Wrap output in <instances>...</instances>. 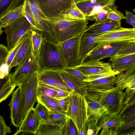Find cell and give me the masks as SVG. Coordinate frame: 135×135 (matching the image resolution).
Segmentation results:
<instances>
[{"mask_svg":"<svg viewBox=\"0 0 135 135\" xmlns=\"http://www.w3.org/2000/svg\"><path fill=\"white\" fill-rule=\"evenodd\" d=\"M126 93L117 86L108 90L87 86L85 97L87 101L98 103L107 113L119 114L122 109Z\"/></svg>","mask_w":135,"mask_h":135,"instance_id":"6da1fadb","label":"cell"},{"mask_svg":"<svg viewBox=\"0 0 135 135\" xmlns=\"http://www.w3.org/2000/svg\"><path fill=\"white\" fill-rule=\"evenodd\" d=\"M38 64L40 71L63 70L66 67L58 44L48 40L45 37L40 47Z\"/></svg>","mask_w":135,"mask_h":135,"instance_id":"7a4b0ae2","label":"cell"},{"mask_svg":"<svg viewBox=\"0 0 135 135\" xmlns=\"http://www.w3.org/2000/svg\"><path fill=\"white\" fill-rule=\"evenodd\" d=\"M46 21L57 44L81 34L88 28V24L86 20L64 19Z\"/></svg>","mask_w":135,"mask_h":135,"instance_id":"3957f363","label":"cell"},{"mask_svg":"<svg viewBox=\"0 0 135 135\" xmlns=\"http://www.w3.org/2000/svg\"><path fill=\"white\" fill-rule=\"evenodd\" d=\"M39 72L37 71L24 78L16 85L20 88L22 109V123L28 113L37 100V92L39 82Z\"/></svg>","mask_w":135,"mask_h":135,"instance_id":"277c9868","label":"cell"},{"mask_svg":"<svg viewBox=\"0 0 135 135\" xmlns=\"http://www.w3.org/2000/svg\"><path fill=\"white\" fill-rule=\"evenodd\" d=\"M87 102L84 96L71 91L66 115L75 124L78 134L88 119L87 116Z\"/></svg>","mask_w":135,"mask_h":135,"instance_id":"5b68a950","label":"cell"},{"mask_svg":"<svg viewBox=\"0 0 135 135\" xmlns=\"http://www.w3.org/2000/svg\"><path fill=\"white\" fill-rule=\"evenodd\" d=\"M4 28L7 35V48L9 52L24 35L29 31L36 30L24 16L17 19Z\"/></svg>","mask_w":135,"mask_h":135,"instance_id":"8992f818","label":"cell"},{"mask_svg":"<svg viewBox=\"0 0 135 135\" xmlns=\"http://www.w3.org/2000/svg\"><path fill=\"white\" fill-rule=\"evenodd\" d=\"M72 0H38L40 8L48 19L56 21L64 19L65 11L70 7Z\"/></svg>","mask_w":135,"mask_h":135,"instance_id":"52a82bcc","label":"cell"},{"mask_svg":"<svg viewBox=\"0 0 135 135\" xmlns=\"http://www.w3.org/2000/svg\"><path fill=\"white\" fill-rule=\"evenodd\" d=\"M24 0H25L28 4L37 24L38 29L42 32L47 39L56 43V41L53 36L46 21L48 19L40 8L38 0H16L13 4L9 11L22 5L23 2Z\"/></svg>","mask_w":135,"mask_h":135,"instance_id":"ba28073f","label":"cell"},{"mask_svg":"<svg viewBox=\"0 0 135 135\" xmlns=\"http://www.w3.org/2000/svg\"><path fill=\"white\" fill-rule=\"evenodd\" d=\"M80 34L57 44L65 61L67 67L75 68L81 64L79 57Z\"/></svg>","mask_w":135,"mask_h":135,"instance_id":"9c48e42d","label":"cell"},{"mask_svg":"<svg viewBox=\"0 0 135 135\" xmlns=\"http://www.w3.org/2000/svg\"><path fill=\"white\" fill-rule=\"evenodd\" d=\"M126 42H135V28L121 27L99 34L95 40L96 43L100 45Z\"/></svg>","mask_w":135,"mask_h":135,"instance_id":"30bf717a","label":"cell"},{"mask_svg":"<svg viewBox=\"0 0 135 135\" xmlns=\"http://www.w3.org/2000/svg\"><path fill=\"white\" fill-rule=\"evenodd\" d=\"M77 7L82 12L87 20L94 21L98 13L108 7L114 4L115 0H84L76 1Z\"/></svg>","mask_w":135,"mask_h":135,"instance_id":"8fae6325","label":"cell"},{"mask_svg":"<svg viewBox=\"0 0 135 135\" xmlns=\"http://www.w3.org/2000/svg\"><path fill=\"white\" fill-rule=\"evenodd\" d=\"M38 59L34 56L32 52L21 65L18 66L11 74V80L16 85L20 81L37 71H40L38 64Z\"/></svg>","mask_w":135,"mask_h":135,"instance_id":"7c38bea8","label":"cell"},{"mask_svg":"<svg viewBox=\"0 0 135 135\" xmlns=\"http://www.w3.org/2000/svg\"><path fill=\"white\" fill-rule=\"evenodd\" d=\"M110 58L113 70L117 74L123 72L130 74L135 71V53Z\"/></svg>","mask_w":135,"mask_h":135,"instance_id":"4fadbf2b","label":"cell"},{"mask_svg":"<svg viewBox=\"0 0 135 135\" xmlns=\"http://www.w3.org/2000/svg\"><path fill=\"white\" fill-rule=\"evenodd\" d=\"M41 122L40 118L33 107L28 113L18 129L13 135H35Z\"/></svg>","mask_w":135,"mask_h":135,"instance_id":"5bb4252c","label":"cell"},{"mask_svg":"<svg viewBox=\"0 0 135 135\" xmlns=\"http://www.w3.org/2000/svg\"><path fill=\"white\" fill-rule=\"evenodd\" d=\"M11 95V99L8 104L10 110L11 122L17 129H18L22 123V97L20 88L18 87Z\"/></svg>","mask_w":135,"mask_h":135,"instance_id":"9a60e30c","label":"cell"},{"mask_svg":"<svg viewBox=\"0 0 135 135\" xmlns=\"http://www.w3.org/2000/svg\"><path fill=\"white\" fill-rule=\"evenodd\" d=\"M39 81L43 83L61 89L69 93L72 91L62 79L59 71L52 70L40 71Z\"/></svg>","mask_w":135,"mask_h":135,"instance_id":"2e32d148","label":"cell"},{"mask_svg":"<svg viewBox=\"0 0 135 135\" xmlns=\"http://www.w3.org/2000/svg\"><path fill=\"white\" fill-rule=\"evenodd\" d=\"M75 68L87 76L113 70L110 63L100 61L82 63Z\"/></svg>","mask_w":135,"mask_h":135,"instance_id":"e0dca14e","label":"cell"},{"mask_svg":"<svg viewBox=\"0 0 135 135\" xmlns=\"http://www.w3.org/2000/svg\"><path fill=\"white\" fill-rule=\"evenodd\" d=\"M125 123L121 116L119 114L105 113L96 123L100 131L103 129H109L117 135V131Z\"/></svg>","mask_w":135,"mask_h":135,"instance_id":"ac0fdd59","label":"cell"},{"mask_svg":"<svg viewBox=\"0 0 135 135\" xmlns=\"http://www.w3.org/2000/svg\"><path fill=\"white\" fill-rule=\"evenodd\" d=\"M99 34L90 33L85 30L80 34L79 57L81 63L88 53L98 44L95 42V40Z\"/></svg>","mask_w":135,"mask_h":135,"instance_id":"d6986e66","label":"cell"},{"mask_svg":"<svg viewBox=\"0 0 135 135\" xmlns=\"http://www.w3.org/2000/svg\"><path fill=\"white\" fill-rule=\"evenodd\" d=\"M59 72L62 79L72 91L85 96L88 82L82 80L63 70L60 71Z\"/></svg>","mask_w":135,"mask_h":135,"instance_id":"ffe728a7","label":"cell"},{"mask_svg":"<svg viewBox=\"0 0 135 135\" xmlns=\"http://www.w3.org/2000/svg\"><path fill=\"white\" fill-rule=\"evenodd\" d=\"M32 52L31 34L23 42L14 57L9 67L10 71L13 67L20 65Z\"/></svg>","mask_w":135,"mask_h":135,"instance_id":"44dd1931","label":"cell"},{"mask_svg":"<svg viewBox=\"0 0 135 135\" xmlns=\"http://www.w3.org/2000/svg\"><path fill=\"white\" fill-rule=\"evenodd\" d=\"M121 27V21L113 20L109 18L98 22H95L85 30L91 33L100 34Z\"/></svg>","mask_w":135,"mask_h":135,"instance_id":"7402d4cb","label":"cell"},{"mask_svg":"<svg viewBox=\"0 0 135 135\" xmlns=\"http://www.w3.org/2000/svg\"><path fill=\"white\" fill-rule=\"evenodd\" d=\"M64 126L50 118L42 121L35 135H63Z\"/></svg>","mask_w":135,"mask_h":135,"instance_id":"603a6c76","label":"cell"},{"mask_svg":"<svg viewBox=\"0 0 135 135\" xmlns=\"http://www.w3.org/2000/svg\"><path fill=\"white\" fill-rule=\"evenodd\" d=\"M116 76V86L123 90L127 88L135 89V71L130 74L120 73Z\"/></svg>","mask_w":135,"mask_h":135,"instance_id":"cb8c5ba5","label":"cell"},{"mask_svg":"<svg viewBox=\"0 0 135 135\" xmlns=\"http://www.w3.org/2000/svg\"><path fill=\"white\" fill-rule=\"evenodd\" d=\"M87 116L88 119L94 120L96 123L105 113V110L97 102L87 101Z\"/></svg>","mask_w":135,"mask_h":135,"instance_id":"d4e9b609","label":"cell"},{"mask_svg":"<svg viewBox=\"0 0 135 135\" xmlns=\"http://www.w3.org/2000/svg\"><path fill=\"white\" fill-rule=\"evenodd\" d=\"M115 82V75H112L88 82V86L95 89L108 90L113 88Z\"/></svg>","mask_w":135,"mask_h":135,"instance_id":"484cf974","label":"cell"},{"mask_svg":"<svg viewBox=\"0 0 135 135\" xmlns=\"http://www.w3.org/2000/svg\"><path fill=\"white\" fill-rule=\"evenodd\" d=\"M23 4L10 11L0 19L2 27L4 28L17 19L23 16Z\"/></svg>","mask_w":135,"mask_h":135,"instance_id":"4316f807","label":"cell"},{"mask_svg":"<svg viewBox=\"0 0 135 135\" xmlns=\"http://www.w3.org/2000/svg\"><path fill=\"white\" fill-rule=\"evenodd\" d=\"M31 36L32 46V53L35 58L38 59L41 45L44 37L42 32L39 30L32 31Z\"/></svg>","mask_w":135,"mask_h":135,"instance_id":"83f0119b","label":"cell"},{"mask_svg":"<svg viewBox=\"0 0 135 135\" xmlns=\"http://www.w3.org/2000/svg\"><path fill=\"white\" fill-rule=\"evenodd\" d=\"M75 0H72L70 6L65 11L64 19L86 20L85 15L77 7Z\"/></svg>","mask_w":135,"mask_h":135,"instance_id":"f1b7e54d","label":"cell"},{"mask_svg":"<svg viewBox=\"0 0 135 135\" xmlns=\"http://www.w3.org/2000/svg\"><path fill=\"white\" fill-rule=\"evenodd\" d=\"M37 100L49 110L56 111L66 113L59 107L54 98L47 96L40 95L37 96Z\"/></svg>","mask_w":135,"mask_h":135,"instance_id":"f546056e","label":"cell"},{"mask_svg":"<svg viewBox=\"0 0 135 135\" xmlns=\"http://www.w3.org/2000/svg\"><path fill=\"white\" fill-rule=\"evenodd\" d=\"M126 95L124 98L122 110L119 114L121 115L127 109L135 105V89L130 88H126Z\"/></svg>","mask_w":135,"mask_h":135,"instance_id":"4dcf8cb0","label":"cell"},{"mask_svg":"<svg viewBox=\"0 0 135 135\" xmlns=\"http://www.w3.org/2000/svg\"><path fill=\"white\" fill-rule=\"evenodd\" d=\"M32 31L27 32L19 40L14 48L9 52L8 57L5 62L9 67L23 42L31 35Z\"/></svg>","mask_w":135,"mask_h":135,"instance_id":"1f68e13d","label":"cell"},{"mask_svg":"<svg viewBox=\"0 0 135 135\" xmlns=\"http://www.w3.org/2000/svg\"><path fill=\"white\" fill-rule=\"evenodd\" d=\"M16 86L11 82V79L5 84L0 89V103L11 95Z\"/></svg>","mask_w":135,"mask_h":135,"instance_id":"d6a6232c","label":"cell"},{"mask_svg":"<svg viewBox=\"0 0 135 135\" xmlns=\"http://www.w3.org/2000/svg\"><path fill=\"white\" fill-rule=\"evenodd\" d=\"M117 135H135V120L126 123L117 132Z\"/></svg>","mask_w":135,"mask_h":135,"instance_id":"836d02e7","label":"cell"},{"mask_svg":"<svg viewBox=\"0 0 135 135\" xmlns=\"http://www.w3.org/2000/svg\"><path fill=\"white\" fill-rule=\"evenodd\" d=\"M49 111L50 114V119L58 124L64 126L66 122L69 118L66 113L51 110Z\"/></svg>","mask_w":135,"mask_h":135,"instance_id":"e575fe53","label":"cell"},{"mask_svg":"<svg viewBox=\"0 0 135 135\" xmlns=\"http://www.w3.org/2000/svg\"><path fill=\"white\" fill-rule=\"evenodd\" d=\"M37 102L34 109L42 121L50 119V114L49 110L40 103Z\"/></svg>","mask_w":135,"mask_h":135,"instance_id":"d590c367","label":"cell"},{"mask_svg":"<svg viewBox=\"0 0 135 135\" xmlns=\"http://www.w3.org/2000/svg\"><path fill=\"white\" fill-rule=\"evenodd\" d=\"M63 135H78L76 127L73 121L70 118L64 126Z\"/></svg>","mask_w":135,"mask_h":135,"instance_id":"8d00e7d4","label":"cell"},{"mask_svg":"<svg viewBox=\"0 0 135 135\" xmlns=\"http://www.w3.org/2000/svg\"><path fill=\"white\" fill-rule=\"evenodd\" d=\"M37 95V96L40 95L47 96L55 99L57 95V93L54 90L38 83Z\"/></svg>","mask_w":135,"mask_h":135,"instance_id":"74e56055","label":"cell"},{"mask_svg":"<svg viewBox=\"0 0 135 135\" xmlns=\"http://www.w3.org/2000/svg\"><path fill=\"white\" fill-rule=\"evenodd\" d=\"M134 53H135V42H131L123 47L114 56H122Z\"/></svg>","mask_w":135,"mask_h":135,"instance_id":"f35d334b","label":"cell"},{"mask_svg":"<svg viewBox=\"0 0 135 135\" xmlns=\"http://www.w3.org/2000/svg\"><path fill=\"white\" fill-rule=\"evenodd\" d=\"M16 0H0V19L9 11Z\"/></svg>","mask_w":135,"mask_h":135,"instance_id":"ab89813d","label":"cell"},{"mask_svg":"<svg viewBox=\"0 0 135 135\" xmlns=\"http://www.w3.org/2000/svg\"><path fill=\"white\" fill-rule=\"evenodd\" d=\"M118 7L116 5L108 14L107 18L113 21H120L123 19H125V17L123 13L117 9Z\"/></svg>","mask_w":135,"mask_h":135,"instance_id":"60d3db41","label":"cell"},{"mask_svg":"<svg viewBox=\"0 0 135 135\" xmlns=\"http://www.w3.org/2000/svg\"><path fill=\"white\" fill-rule=\"evenodd\" d=\"M120 115L125 123L135 120V105L126 110Z\"/></svg>","mask_w":135,"mask_h":135,"instance_id":"b9f144b4","label":"cell"},{"mask_svg":"<svg viewBox=\"0 0 135 135\" xmlns=\"http://www.w3.org/2000/svg\"><path fill=\"white\" fill-rule=\"evenodd\" d=\"M117 73L113 70L107 71L100 74L88 76L86 79L84 80L86 82H89L100 79L112 75H116Z\"/></svg>","mask_w":135,"mask_h":135,"instance_id":"7bdbcfd3","label":"cell"},{"mask_svg":"<svg viewBox=\"0 0 135 135\" xmlns=\"http://www.w3.org/2000/svg\"><path fill=\"white\" fill-rule=\"evenodd\" d=\"M38 83L42 85L51 88L55 91L57 93V95L55 99L57 100L63 99L70 95V93H69L57 88L53 86L39 81Z\"/></svg>","mask_w":135,"mask_h":135,"instance_id":"ee69618b","label":"cell"},{"mask_svg":"<svg viewBox=\"0 0 135 135\" xmlns=\"http://www.w3.org/2000/svg\"><path fill=\"white\" fill-rule=\"evenodd\" d=\"M63 70L71 75L83 81L87 77V76L84 75L75 67L69 68L66 67Z\"/></svg>","mask_w":135,"mask_h":135,"instance_id":"f6af8a7d","label":"cell"},{"mask_svg":"<svg viewBox=\"0 0 135 135\" xmlns=\"http://www.w3.org/2000/svg\"><path fill=\"white\" fill-rule=\"evenodd\" d=\"M115 5L114 4L110 5L97 14L94 18L95 22L103 21L107 18L108 13L112 9Z\"/></svg>","mask_w":135,"mask_h":135,"instance_id":"bcb514c9","label":"cell"},{"mask_svg":"<svg viewBox=\"0 0 135 135\" xmlns=\"http://www.w3.org/2000/svg\"><path fill=\"white\" fill-rule=\"evenodd\" d=\"M9 53L7 47L0 44V67L6 62Z\"/></svg>","mask_w":135,"mask_h":135,"instance_id":"7dc6e473","label":"cell"},{"mask_svg":"<svg viewBox=\"0 0 135 135\" xmlns=\"http://www.w3.org/2000/svg\"><path fill=\"white\" fill-rule=\"evenodd\" d=\"M11 132L10 128L7 125L3 117L0 115V135H6Z\"/></svg>","mask_w":135,"mask_h":135,"instance_id":"c3c4849f","label":"cell"},{"mask_svg":"<svg viewBox=\"0 0 135 135\" xmlns=\"http://www.w3.org/2000/svg\"><path fill=\"white\" fill-rule=\"evenodd\" d=\"M55 99L59 107L64 112L66 113L69 104L70 95L61 99Z\"/></svg>","mask_w":135,"mask_h":135,"instance_id":"681fc988","label":"cell"},{"mask_svg":"<svg viewBox=\"0 0 135 135\" xmlns=\"http://www.w3.org/2000/svg\"><path fill=\"white\" fill-rule=\"evenodd\" d=\"M126 23L131 25L135 28V16L132 12L127 10L125 11Z\"/></svg>","mask_w":135,"mask_h":135,"instance_id":"f907efd6","label":"cell"},{"mask_svg":"<svg viewBox=\"0 0 135 135\" xmlns=\"http://www.w3.org/2000/svg\"><path fill=\"white\" fill-rule=\"evenodd\" d=\"M9 66L5 62L0 67V78L2 79L8 75L9 73Z\"/></svg>","mask_w":135,"mask_h":135,"instance_id":"816d5d0a","label":"cell"},{"mask_svg":"<svg viewBox=\"0 0 135 135\" xmlns=\"http://www.w3.org/2000/svg\"><path fill=\"white\" fill-rule=\"evenodd\" d=\"M89 128V120L86 122L85 124L81 129L80 132L78 134V135H87L88 131Z\"/></svg>","mask_w":135,"mask_h":135,"instance_id":"f5cc1de1","label":"cell"},{"mask_svg":"<svg viewBox=\"0 0 135 135\" xmlns=\"http://www.w3.org/2000/svg\"><path fill=\"white\" fill-rule=\"evenodd\" d=\"M11 74H9L7 76L2 79L0 78V89L5 84L11 79Z\"/></svg>","mask_w":135,"mask_h":135,"instance_id":"db71d44e","label":"cell"},{"mask_svg":"<svg viewBox=\"0 0 135 135\" xmlns=\"http://www.w3.org/2000/svg\"><path fill=\"white\" fill-rule=\"evenodd\" d=\"M99 135H112L111 132L109 129H102V132Z\"/></svg>","mask_w":135,"mask_h":135,"instance_id":"11a10c76","label":"cell"},{"mask_svg":"<svg viewBox=\"0 0 135 135\" xmlns=\"http://www.w3.org/2000/svg\"><path fill=\"white\" fill-rule=\"evenodd\" d=\"M2 27L1 24L0 22V36L1 35L3 32V31H2Z\"/></svg>","mask_w":135,"mask_h":135,"instance_id":"9f6ffc18","label":"cell"},{"mask_svg":"<svg viewBox=\"0 0 135 135\" xmlns=\"http://www.w3.org/2000/svg\"><path fill=\"white\" fill-rule=\"evenodd\" d=\"M133 11H134V12L135 13V9L133 10Z\"/></svg>","mask_w":135,"mask_h":135,"instance_id":"6f0895ef","label":"cell"},{"mask_svg":"<svg viewBox=\"0 0 135 135\" xmlns=\"http://www.w3.org/2000/svg\"><path fill=\"white\" fill-rule=\"evenodd\" d=\"M82 0H75V1H82Z\"/></svg>","mask_w":135,"mask_h":135,"instance_id":"680465c9","label":"cell"},{"mask_svg":"<svg viewBox=\"0 0 135 135\" xmlns=\"http://www.w3.org/2000/svg\"></svg>","mask_w":135,"mask_h":135,"instance_id":"91938a15","label":"cell"}]
</instances>
